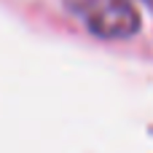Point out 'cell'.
<instances>
[{"instance_id":"cell-1","label":"cell","mask_w":153,"mask_h":153,"mask_svg":"<svg viewBox=\"0 0 153 153\" xmlns=\"http://www.w3.org/2000/svg\"><path fill=\"white\" fill-rule=\"evenodd\" d=\"M67 5L102 40H126L140 30V13L132 0H67Z\"/></svg>"}]
</instances>
